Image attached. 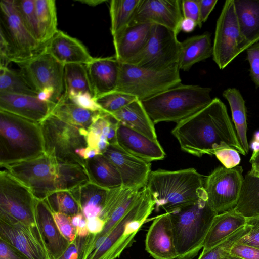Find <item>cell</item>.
<instances>
[{"label": "cell", "mask_w": 259, "mask_h": 259, "mask_svg": "<svg viewBox=\"0 0 259 259\" xmlns=\"http://www.w3.org/2000/svg\"><path fill=\"white\" fill-rule=\"evenodd\" d=\"M181 149L193 155H214L219 150L233 148L245 155L229 117L226 107L218 98L171 131Z\"/></svg>", "instance_id": "6da1fadb"}, {"label": "cell", "mask_w": 259, "mask_h": 259, "mask_svg": "<svg viewBox=\"0 0 259 259\" xmlns=\"http://www.w3.org/2000/svg\"><path fill=\"white\" fill-rule=\"evenodd\" d=\"M202 175L194 168L151 171L146 187L156 208L169 213L207 199Z\"/></svg>", "instance_id": "7a4b0ae2"}, {"label": "cell", "mask_w": 259, "mask_h": 259, "mask_svg": "<svg viewBox=\"0 0 259 259\" xmlns=\"http://www.w3.org/2000/svg\"><path fill=\"white\" fill-rule=\"evenodd\" d=\"M211 92L210 88L180 83L141 101L154 124L178 123L209 104Z\"/></svg>", "instance_id": "3957f363"}, {"label": "cell", "mask_w": 259, "mask_h": 259, "mask_svg": "<svg viewBox=\"0 0 259 259\" xmlns=\"http://www.w3.org/2000/svg\"><path fill=\"white\" fill-rule=\"evenodd\" d=\"M44 152L39 122L0 110V165L30 160Z\"/></svg>", "instance_id": "277c9868"}, {"label": "cell", "mask_w": 259, "mask_h": 259, "mask_svg": "<svg viewBox=\"0 0 259 259\" xmlns=\"http://www.w3.org/2000/svg\"><path fill=\"white\" fill-rule=\"evenodd\" d=\"M176 259H192L203 247L205 239L218 214L207 199L169 212Z\"/></svg>", "instance_id": "5b68a950"}, {"label": "cell", "mask_w": 259, "mask_h": 259, "mask_svg": "<svg viewBox=\"0 0 259 259\" xmlns=\"http://www.w3.org/2000/svg\"><path fill=\"white\" fill-rule=\"evenodd\" d=\"M155 202L146 186L134 204L86 259H116L130 246L136 234L155 208Z\"/></svg>", "instance_id": "8992f818"}, {"label": "cell", "mask_w": 259, "mask_h": 259, "mask_svg": "<svg viewBox=\"0 0 259 259\" xmlns=\"http://www.w3.org/2000/svg\"><path fill=\"white\" fill-rule=\"evenodd\" d=\"M180 70L178 64L165 70H155L120 62L114 91L130 94L142 101L181 83Z\"/></svg>", "instance_id": "52a82bcc"}, {"label": "cell", "mask_w": 259, "mask_h": 259, "mask_svg": "<svg viewBox=\"0 0 259 259\" xmlns=\"http://www.w3.org/2000/svg\"><path fill=\"white\" fill-rule=\"evenodd\" d=\"M39 123L46 154L57 160L79 164L85 168V160L76 150L88 146L87 130L67 123L52 114Z\"/></svg>", "instance_id": "ba28073f"}, {"label": "cell", "mask_w": 259, "mask_h": 259, "mask_svg": "<svg viewBox=\"0 0 259 259\" xmlns=\"http://www.w3.org/2000/svg\"><path fill=\"white\" fill-rule=\"evenodd\" d=\"M1 166L27 187L37 199L44 200L60 190L58 161L45 152L30 160Z\"/></svg>", "instance_id": "9c48e42d"}, {"label": "cell", "mask_w": 259, "mask_h": 259, "mask_svg": "<svg viewBox=\"0 0 259 259\" xmlns=\"http://www.w3.org/2000/svg\"><path fill=\"white\" fill-rule=\"evenodd\" d=\"M177 35L167 28L152 24L146 45L124 63L155 70H165L178 64L181 41Z\"/></svg>", "instance_id": "30bf717a"}, {"label": "cell", "mask_w": 259, "mask_h": 259, "mask_svg": "<svg viewBox=\"0 0 259 259\" xmlns=\"http://www.w3.org/2000/svg\"><path fill=\"white\" fill-rule=\"evenodd\" d=\"M0 29L5 33L13 54V62L20 65L43 52L46 45L29 32L17 10L15 0L0 2Z\"/></svg>", "instance_id": "8fae6325"}, {"label": "cell", "mask_w": 259, "mask_h": 259, "mask_svg": "<svg viewBox=\"0 0 259 259\" xmlns=\"http://www.w3.org/2000/svg\"><path fill=\"white\" fill-rule=\"evenodd\" d=\"M242 172V167L238 165L232 168L218 167L205 178L207 202L218 214L237 205L244 180Z\"/></svg>", "instance_id": "7c38bea8"}, {"label": "cell", "mask_w": 259, "mask_h": 259, "mask_svg": "<svg viewBox=\"0 0 259 259\" xmlns=\"http://www.w3.org/2000/svg\"><path fill=\"white\" fill-rule=\"evenodd\" d=\"M212 58L220 69L226 67L242 52V40L234 0H227L217 21Z\"/></svg>", "instance_id": "4fadbf2b"}, {"label": "cell", "mask_w": 259, "mask_h": 259, "mask_svg": "<svg viewBox=\"0 0 259 259\" xmlns=\"http://www.w3.org/2000/svg\"><path fill=\"white\" fill-rule=\"evenodd\" d=\"M36 198L29 189L7 170L0 171V211L36 230Z\"/></svg>", "instance_id": "5bb4252c"}, {"label": "cell", "mask_w": 259, "mask_h": 259, "mask_svg": "<svg viewBox=\"0 0 259 259\" xmlns=\"http://www.w3.org/2000/svg\"><path fill=\"white\" fill-rule=\"evenodd\" d=\"M20 71L38 94L45 88L53 89L56 103L64 93V65L45 50L19 65Z\"/></svg>", "instance_id": "9a60e30c"}, {"label": "cell", "mask_w": 259, "mask_h": 259, "mask_svg": "<svg viewBox=\"0 0 259 259\" xmlns=\"http://www.w3.org/2000/svg\"><path fill=\"white\" fill-rule=\"evenodd\" d=\"M0 239L14 246L29 259H49L37 231L2 211Z\"/></svg>", "instance_id": "2e32d148"}, {"label": "cell", "mask_w": 259, "mask_h": 259, "mask_svg": "<svg viewBox=\"0 0 259 259\" xmlns=\"http://www.w3.org/2000/svg\"><path fill=\"white\" fill-rule=\"evenodd\" d=\"M181 1L141 0L129 26L151 23L164 26L177 34L183 16Z\"/></svg>", "instance_id": "e0dca14e"}, {"label": "cell", "mask_w": 259, "mask_h": 259, "mask_svg": "<svg viewBox=\"0 0 259 259\" xmlns=\"http://www.w3.org/2000/svg\"><path fill=\"white\" fill-rule=\"evenodd\" d=\"M103 155L118 171L123 187L140 190L147 186L151 162L126 152L117 145H109Z\"/></svg>", "instance_id": "ac0fdd59"}, {"label": "cell", "mask_w": 259, "mask_h": 259, "mask_svg": "<svg viewBox=\"0 0 259 259\" xmlns=\"http://www.w3.org/2000/svg\"><path fill=\"white\" fill-rule=\"evenodd\" d=\"M35 217L37 230L49 259H58L70 244L62 235L47 203L36 199Z\"/></svg>", "instance_id": "d6986e66"}, {"label": "cell", "mask_w": 259, "mask_h": 259, "mask_svg": "<svg viewBox=\"0 0 259 259\" xmlns=\"http://www.w3.org/2000/svg\"><path fill=\"white\" fill-rule=\"evenodd\" d=\"M145 249L154 259H176L171 223L169 213L156 217L146 236Z\"/></svg>", "instance_id": "ffe728a7"}, {"label": "cell", "mask_w": 259, "mask_h": 259, "mask_svg": "<svg viewBox=\"0 0 259 259\" xmlns=\"http://www.w3.org/2000/svg\"><path fill=\"white\" fill-rule=\"evenodd\" d=\"M55 104L36 96L0 92V110L39 123L51 114Z\"/></svg>", "instance_id": "44dd1931"}, {"label": "cell", "mask_w": 259, "mask_h": 259, "mask_svg": "<svg viewBox=\"0 0 259 259\" xmlns=\"http://www.w3.org/2000/svg\"><path fill=\"white\" fill-rule=\"evenodd\" d=\"M117 145L126 152L149 162L162 160L165 156L158 141H153L120 123Z\"/></svg>", "instance_id": "7402d4cb"}, {"label": "cell", "mask_w": 259, "mask_h": 259, "mask_svg": "<svg viewBox=\"0 0 259 259\" xmlns=\"http://www.w3.org/2000/svg\"><path fill=\"white\" fill-rule=\"evenodd\" d=\"M45 51L64 65H86L94 58L81 42L59 30L47 43Z\"/></svg>", "instance_id": "603a6c76"}, {"label": "cell", "mask_w": 259, "mask_h": 259, "mask_svg": "<svg viewBox=\"0 0 259 259\" xmlns=\"http://www.w3.org/2000/svg\"><path fill=\"white\" fill-rule=\"evenodd\" d=\"M119 65L115 56L94 58L85 65L95 99L115 90Z\"/></svg>", "instance_id": "cb8c5ba5"}, {"label": "cell", "mask_w": 259, "mask_h": 259, "mask_svg": "<svg viewBox=\"0 0 259 259\" xmlns=\"http://www.w3.org/2000/svg\"><path fill=\"white\" fill-rule=\"evenodd\" d=\"M152 25L145 23L128 26L113 36L115 56L119 62H126L143 49L149 37Z\"/></svg>", "instance_id": "d4e9b609"}, {"label": "cell", "mask_w": 259, "mask_h": 259, "mask_svg": "<svg viewBox=\"0 0 259 259\" xmlns=\"http://www.w3.org/2000/svg\"><path fill=\"white\" fill-rule=\"evenodd\" d=\"M242 52L259 41V0H234Z\"/></svg>", "instance_id": "484cf974"}, {"label": "cell", "mask_w": 259, "mask_h": 259, "mask_svg": "<svg viewBox=\"0 0 259 259\" xmlns=\"http://www.w3.org/2000/svg\"><path fill=\"white\" fill-rule=\"evenodd\" d=\"M110 114L120 123L153 141H158L154 124L140 100L136 99Z\"/></svg>", "instance_id": "4316f807"}, {"label": "cell", "mask_w": 259, "mask_h": 259, "mask_svg": "<svg viewBox=\"0 0 259 259\" xmlns=\"http://www.w3.org/2000/svg\"><path fill=\"white\" fill-rule=\"evenodd\" d=\"M212 54L209 32L192 36L181 41L178 66L180 70L188 71L195 64L212 56Z\"/></svg>", "instance_id": "83f0119b"}, {"label": "cell", "mask_w": 259, "mask_h": 259, "mask_svg": "<svg viewBox=\"0 0 259 259\" xmlns=\"http://www.w3.org/2000/svg\"><path fill=\"white\" fill-rule=\"evenodd\" d=\"M246 225V218L234 209L218 214L205 239L202 251H206Z\"/></svg>", "instance_id": "f1b7e54d"}, {"label": "cell", "mask_w": 259, "mask_h": 259, "mask_svg": "<svg viewBox=\"0 0 259 259\" xmlns=\"http://www.w3.org/2000/svg\"><path fill=\"white\" fill-rule=\"evenodd\" d=\"M90 181L106 189L122 186L121 176L114 165L103 154L85 160Z\"/></svg>", "instance_id": "f546056e"}, {"label": "cell", "mask_w": 259, "mask_h": 259, "mask_svg": "<svg viewBox=\"0 0 259 259\" xmlns=\"http://www.w3.org/2000/svg\"><path fill=\"white\" fill-rule=\"evenodd\" d=\"M223 96L228 101L232 113L239 142L245 153L249 151L247 138V115L245 102L240 91L236 88L225 90Z\"/></svg>", "instance_id": "4dcf8cb0"}, {"label": "cell", "mask_w": 259, "mask_h": 259, "mask_svg": "<svg viewBox=\"0 0 259 259\" xmlns=\"http://www.w3.org/2000/svg\"><path fill=\"white\" fill-rule=\"evenodd\" d=\"M97 112L83 109L70 99L61 97L55 104L51 114L67 123L88 130Z\"/></svg>", "instance_id": "1f68e13d"}, {"label": "cell", "mask_w": 259, "mask_h": 259, "mask_svg": "<svg viewBox=\"0 0 259 259\" xmlns=\"http://www.w3.org/2000/svg\"><path fill=\"white\" fill-rule=\"evenodd\" d=\"M233 209L246 218L259 215V178L248 173L245 175L238 202Z\"/></svg>", "instance_id": "d6a6232c"}, {"label": "cell", "mask_w": 259, "mask_h": 259, "mask_svg": "<svg viewBox=\"0 0 259 259\" xmlns=\"http://www.w3.org/2000/svg\"><path fill=\"white\" fill-rule=\"evenodd\" d=\"M141 0L110 1V30L113 36L125 30L129 26Z\"/></svg>", "instance_id": "836d02e7"}, {"label": "cell", "mask_w": 259, "mask_h": 259, "mask_svg": "<svg viewBox=\"0 0 259 259\" xmlns=\"http://www.w3.org/2000/svg\"><path fill=\"white\" fill-rule=\"evenodd\" d=\"M35 6L40 42L46 45L58 31L56 1L35 0Z\"/></svg>", "instance_id": "e575fe53"}, {"label": "cell", "mask_w": 259, "mask_h": 259, "mask_svg": "<svg viewBox=\"0 0 259 259\" xmlns=\"http://www.w3.org/2000/svg\"><path fill=\"white\" fill-rule=\"evenodd\" d=\"M64 93L61 96L67 99L73 93L89 92L93 96L85 65L68 64L64 66Z\"/></svg>", "instance_id": "d590c367"}, {"label": "cell", "mask_w": 259, "mask_h": 259, "mask_svg": "<svg viewBox=\"0 0 259 259\" xmlns=\"http://www.w3.org/2000/svg\"><path fill=\"white\" fill-rule=\"evenodd\" d=\"M0 92L36 96L21 71L0 67Z\"/></svg>", "instance_id": "8d00e7d4"}, {"label": "cell", "mask_w": 259, "mask_h": 259, "mask_svg": "<svg viewBox=\"0 0 259 259\" xmlns=\"http://www.w3.org/2000/svg\"><path fill=\"white\" fill-rule=\"evenodd\" d=\"M108 190L89 181L69 191L82 211V209L87 205H94L102 208Z\"/></svg>", "instance_id": "74e56055"}, {"label": "cell", "mask_w": 259, "mask_h": 259, "mask_svg": "<svg viewBox=\"0 0 259 259\" xmlns=\"http://www.w3.org/2000/svg\"><path fill=\"white\" fill-rule=\"evenodd\" d=\"M53 212H59L68 216L80 212L81 209L69 191H58L44 200Z\"/></svg>", "instance_id": "f35d334b"}, {"label": "cell", "mask_w": 259, "mask_h": 259, "mask_svg": "<svg viewBox=\"0 0 259 259\" xmlns=\"http://www.w3.org/2000/svg\"><path fill=\"white\" fill-rule=\"evenodd\" d=\"M15 2L18 12L25 26L31 34L41 43L35 0H15Z\"/></svg>", "instance_id": "ab89813d"}, {"label": "cell", "mask_w": 259, "mask_h": 259, "mask_svg": "<svg viewBox=\"0 0 259 259\" xmlns=\"http://www.w3.org/2000/svg\"><path fill=\"white\" fill-rule=\"evenodd\" d=\"M250 227L247 224L228 237L211 249L202 251L198 259H223L230 252L232 247L249 231Z\"/></svg>", "instance_id": "60d3db41"}, {"label": "cell", "mask_w": 259, "mask_h": 259, "mask_svg": "<svg viewBox=\"0 0 259 259\" xmlns=\"http://www.w3.org/2000/svg\"><path fill=\"white\" fill-rule=\"evenodd\" d=\"M95 99L104 112L112 114L137 99L130 94L113 91Z\"/></svg>", "instance_id": "b9f144b4"}, {"label": "cell", "mask_w": 259, "mask_h": 259, "mask_svg": "<svg viewBox=\"0 0 259 259\" xmlns=\"http://www.w3.org/2000/svg\"><path fill=\"white\" fill-rule=\"evenodd\" d=\"M95 235L91 233L84 236L77 235L58 259H86Z\"/></svg>", "instance_id": "7bdbcfd3"}, {"label": "cell", "mask_w": 259, "mask_h": 259, "mask_svg": "<svg viewBox=\"0 0 259 259\" xmlns=\"http://www.w3.org/2000/svg\"><path fill=\"white\" fill-rule=\"evenodd\" d=\"M54 220L62 235L72 242L77 236L76 230L72 223L70 216L59 212H53Z\"/></svg>", "instance_id": "ee69618b"}, {"label": "cell", "mask_w": 259, "mask_h": 259, "mask_svg": "<svg viewBox=\"0 0 259 259\" xmlns=\"http://www.w3.org/2000/svg\"><path fill=\"white\" fill-rule=\"evenodd\" d=\"M67 99L79 107L92 112L104 111L93 95L89 92H79L69 95Z\"/></svg>", "instance_id": "f6af8a7d"}, {"label": "cell", "mask_w": 259, "mask_h": 259, "mask_svg": "<svg viewBox=\"0 0 259 259\" xmlns=\"http://www.w3.org/2000/svg\"><path fill=\"white\" fill-rule=\"evenodd\" d=\"M246 53V58L250 66V76L256 88H259V42L248 48Z\"/></svg>", "instance_id": "bcb514c9"}, {"label": "cell", "mask_w": 259, "mask_h": 259, "mask_svg": "<svg viewBox=\"0 0 259 259\" xmlns=\"http://www.w3.org/2000/svg\"><path fill=\"white\" fill-rule=\"evenodd\" d=\"M246 224L250 229L238 242L259 248V215L246 218Z\"/></svg>", "instance_id": "7dc6e473"}, {"label": "cell", "mask_w": 259, "mask_h": 259, "mask_svg": "<svg viewBox=\"0 0 259 259\" xmlns=\"http://www.w3.org/2000/svg\"><path fill=\"white\" fill-rule=\"evenodd\" d=\"M218 159L227 168H232L240 162L239 153L233 148H224L217 151L214 154Z\"/></svg>", "instance_id": "c3c4849f"}, {"label": "cell", "mask_w": 259, "mask_h": 259, "mask_svg": "<svg viewBox=\"0 0 259 259\" xmlns=\"http://www.w3.org/2000/svg\"><path fill=\"white\" fill-rule=\"evenodd\" d=\"M183 17L194 20L199 28L202 26L200 21L199 0H183L181 3Z\"/></svg>", "instance_id": "681fc988"}, {"label": "cell", "mask_w": 259, "mask_h": 259, "mask_svg": "<svg viewBox=\"0 0 259 259\" xmlns=\"http://www.w3.org/2000/svg\"><path fill=\"white\" fill-rule=\"evenodd\" d=\"M229 252L242 259H259V248L239 242L232 247Z\"/></svg>", "instance_id": "f907efd6"}, {"label": "cell", "mask_w": 259, "mask_h": 259, "mask_svg": "<svg viewBox=\"0 0 259 259\" xmlns=\"http://www.w3.org/2000/svg\"><path fill=\"white\" fill-rule=\"evenodd\" d=\"M0 259H29L14 246L0 239Z\"/></svg>", "instance_id": "816d5d0a"}, {"label": "cell", "mask_w": 259, "mask_h": 259, "mask_svg": "<svg viewBox=\"0 0 259 259\" xmlns=\"http://www.w3.org/2000/svg\"><path fill=\"white\" fill-rule=\"evenodd\" d=\"M70 217L72 223L76 228L77 235L84 236L90 234L87 228V219L82 212Z\"/></svg>", "instance_id": "f5cc1de1"}, {"label": "cell", "mask_w": 259, "mask_h": 259, "mask_svg": "<svg viewBox=\"0 0 259 259\" xmlns=\"http://www.w3.org/2000/svg\"><path fill=\"white\" fill-rule=\"evenodd\" d=\"M200 21L203 24L205 22L210 13L214 8L217 0H199Z\"/></svg>", "instance_id": "db71d44e"}, {"label": "cell", "mask_w": 259, "mask_h": 259, "mask_svg": "<svg viewBox=\"0 0 259 259\" xmlns=\"http://www.w3.org/2000/svg\"><path fill=\"white\" fill-rule=\"evenodd\" d=\"M105 221L99 217L87 219V228L90 233L94 235L99 234L105 226Z\"/></svg>", "instance_id": "11a10c76"}, {"label": "cell", "mask_w": 259, "mask_h": 259, "mask_svg": "<svg viewBox=\"0 0 259 259\" xmlns=\"http://www.w3.org/2000/svg\"><path fill=\"white\" fill-rule=\"evenodd\" d=\"M76 153L85 160L93 158L97 155L102 154L98 149L89 146L76 150Z\"/></svg>", "instance_id": "9f6ffc18"}, {"label": "cell", "mask_w": 259, "mask_h": 259, "mask_svg": "<svg viewBox=\"0 0 259 259\" xmlns=\"http://www.w3.org/2000/svg\"><path fill=\"white\" fill-rule=\"evenodd\" d=\"M197 26V23L192 19L183 17L180 24V31L186 33L192 32Z\"/></svg>", "instance_id": "6f0895ef"}, {"label": "cell", "mask_w": 259, "mask_h": 259, "mask_svg": "<svg viewBox=\"0 0 259 259\" xmlns=\"http://www.w3.org/2000/svg\"><path fill=\"white\" fill-rule=\"evenodd\" d=\"M249 162L252 165L251 167H259V150L252 153Z\"/></svg>", "instance_id": "680465c9"}, {"label": "cell", "mask_w": 259, "mask_h": 259, "mask_svg": "<svg viewBox=\"0 0 259 259\" xmlns=\"http://www.w3.org/2000/svg\"><path fill=\"white\" fill-rule=\"evenodd\" d=\"M77 2L87 5L90 6L95 7L103 3L106 2L105 0H79Z\"/></svg>", "instance_id": "91938a15"}, {"label": "cell", "mask_w": 259, "mask_h": 259, "mask_svg": "<svg viewBox=\"0 0 259 259\" xmlns=\"http://www.w3.org/2000/svg\"><path fill=\"white\" fill-rule=\"evenodd\" d=\"M250 147L253 150V152H256L259 150V141L253 140L250 144Z\"/></svg>", "instance_id": "94428289"}, {"label": "cell", "mask_w": 259, "mask_h": 259, "mask_svg": "<svg viewBox=\"0 0 259 259\" xmlns=\"http://www.w3.org/2000/svg\"><path fill=\"white\" fill-rule=\"evenodd\" d=\"M248 174L259 178V167H251V169L248 172Z\"/></svg>", "instance_id": "6125c7cd"}, {"label": "cell", "mask_w": 259, "mask_h": 259, "mask_svg": "<svg viewBox=\"0 0 259 259\" xmlns=\"http://www.w3.org/2000/svg\"><path fill=\"white\" fill-rule=\"evenodd\" d=\"M223 259H242L240 257L234 256L228 252L223 258Z\"/></svg>", "instance_id": "be15d7a7"}, {"label": "cell", "mask_w": 259, "mask_h": 259, "mask_svg": "<svg viewBox=\"0 0 259 259\" xmlns=\"http://www.w3.org/2000/svg\"><path fill=\"white\" fill-rule=\"evenodd\" d=\"M253 140L259 141V131H257L254 133Z\"/></svg>", "instance_id": "e7e4bbea"}]
</instances>
